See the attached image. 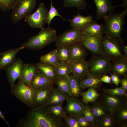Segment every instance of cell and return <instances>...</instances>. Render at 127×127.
<instances>
[{
  "label": "cell",
  "mask_w": 127,
  "mask_h": 127,
  "mask_svg": "<svg viewBox=\"0 0 127 127\" xmlns=\"http://www.w3.org/2000/svg\"><path fill=\"white\" fill-rule=\"evenodd\" d=\"M24 118L19 121L18 126L23 127H60L61 119L52 115L45 106L33 107Z\"/></svg>",
  "instance_id": "obj_1"
},
{
  "label": "cell",
  "mask_w": 127,
  "mask_h": 127,
  "mask_svg": "<svg viewBox=\"0 0 127 127\" xmlns=\"http://www.w3.org/2000/svg\"><path fill=\"white\" fill-rule=\"evenodd\" d=\"M127 13L126 9L121 12L109 14L103 18L106 36L122 40L121 35L122 31H124L123 26L125 24V17Z\"/></svg>",
  "instance_id": "obj_2"
},
{
  "label": "cell",
  "mask_w": 127,
  "mask_h": 127,
  "mask_svg": "<svg viewBox=\"0 0 127 127\" xmlns=\"http://www.w3.org/2000/svg\"><path fill=\"white\" fill-rule=\"evenodd\" d=\"M57 37L56 31L54 29L48 27L41 29L36 35L30 38L21 46L24 48L31 50L41 49L56 41Z\"/></svg>",
  "instance_id": "obj_3"
},
{
  "label": "cell",
  "mask_w": 127,
  "mask_h": 127,
  "mask_svg": "<svg viewBox=\"0 0 127 127\" xmlns=\"http://www.w3.org/2000/svg\"><path fill=\"white\" fill-rule=\"evenodd\" d=\"M120 41L106 35L102 38L101 46L104 55L111 61L125 57L122 53Z\"/></svg>",
  "instance_id": "obj_4"
},
{
  "label": "cell",
  "mask_w": 127,
  "mask_h": 127,
  "mask_svg": "<svg viewBox=\"0 0 127 127\" xmlns=\"http://www.w3.org/2000/svg\"><path fill=\"white\" fill-rule=\"evenodd\" d=\"M37 0H19L12 10L11 20L14 23L18 22L32 14Z\"/></svg>",
  "instance_id": "obj_5"
},
{
  "label": "cell",
  "mask_w": 127,
  "mask_h": 127,
  "mask_svg": "<svg viewBox=\"0 0 127 127\" xmlns=\"http://www.w3.org/2000/svg\"><path fill=\"white\" fill-rule=\"evenodd\" d=\"M87 63L88 73L102 76L110 72L111 61L105 56H95Z\"/></svg>",
  "instance_id": "obj_6"
},
{
  "label": "cell",
  "mask_w": 127,
  "mask_h": 127,
  "mask_svg": "<svg viewBox=\"0 0 127 127\" xmlns=\"http://www.w3.org/2000/svg\"><path fill=\"white\" fill-rule=\"evenodd\" d=\"M35 90L25 85L20 79L11 88V92L17 98L29 107L34 106L33 99Z\"/></svg>",
  "instance_id": "obj_7"
},
{
  "label": "cell",
  "mask_w": 127,
  "mask_h": 127,
  "mask_svg": "<svg viewBox=\"0 0 127 127\" xmlns=\"http://www.w3.org/2000/svg\"><path fill=\"white\" fill-rule=\"evenodd\" d=\"M100 102L104 106L107 114L112 116L117 110L127 104V97L112 95L104 92Z\"/></svg>",
  "instance_id": "obj_8"
},
{
  "label": "cell",
  "mask_w": 127,
  "mask_h": 127,
  "mask_svg": "<svg viewBox=\"0 0 127 127\" xmlns=\"http://www.w3.org/2000/svg\"><path fill=\"white\" fill-rule=\"evenodd\" d=\"M48 11L44 4L40 2L35 12L25 18V21L32 28L41 29L46 23Z\"/></svg>",
  "instance_id": "obj_9"
},
{
  "label": "cell",
  "mask_w": 127,
  "mask_h": 127,
  "mask_svg": "<svg viewBox=\"0 0 127 127\" xmlns=\"http://www.w3.org/2000/svg\"><path fill=\"white\" fill-rule=\"evenodd\" d=\"M102 38L96 35L83 34L79 42L95 56H104L102 46Z\"/></svg>",
  "instance_id": "obj_10"
},
{
  "label": "cell",
  "mask_w": 127,
  "mask_h": 127,
  "mask_svg": "<svg viewBox=\"0 0 127 127\" xmlns=\"http://www.w3.org/2000/svg\"><path fill=\"white\" fill-rule=\"evenodd\" d=\"M83 34L81 29L75 28L69 29L57 37L55 41V45L57 47L68 46L79 42Z\"/></svg>",
  "instance_id": "obj_11"
},
{
  "label": "cell",
  "mask_w": 127,
  "mask_h": 127,
  "mask_svg": "<svg viewBox=\"0 0 127 127\" xmlns=\"http://www.w3.org/2000/svg\"><path fill=\"white\" fill-rule=\"evenodd\" d=\"M23 63V60L18 58L4 69L11 88L14 85L17 79L21 78V70Z\"/></svg>",
  "instance_id": "obj_12"
},
{
  "label": "cell",
  "mask_w": 127,
  "mask_h": 127,
  "mask_svg": "<svg viewBox=\"0 0 127 127\" xmlns=\"http://www.w3.org/2000/svg\"><path fill=\"white\" fill-rule=\"evenodd\" d=\"M64 110L67 115L76 116L83 114L84 105L77 98L68 96Z\"/></svg>",
  "instance_id": "obj_13"
},
{
  "label": "cell",
  "mask_w": 127,
  "mask_h": 127,
  "mask_svg": "<svg viewBox=\"0 0 127 127\" xmlns=\"http://www.w3.org/2000/svg\"><path fill=\"white\" fill-rule=\"evenodd\" d=\"M95 4L97 13L96 19H103L107 15L113 13L115 8L113 5L111 0H93Z\"/></svg>",
  "instance_id": "obj_14"
},
{
  "label": "cell",
  "mask_w": 127,
  "mask_h": 127,
  "mask_svg": "<svg viewBox=\"0 0 127 127\" xmlns=\"http://www.w3.org/2000/svg\"><path fill=\"white\" fill-rule=\"evenodd\" d=\"M102 76L88 73L83 78L79 79L80 87L82 90L86 88L99 89L102 82L100 80Z\"/></svg>",
  "instance_id": "obj_15"
},
{
  "label": "cell",
  "mask_w": 127,
  "mask_h": 127,
  "mask_svg": "<svg viewBox=\"0 0 127 127\" xmlns=\"http://www.w3.org/2000/svg\"><path fill=\"white\" fill-rule=\"evenodd\" d=\"M52 87L35 90L33 99V106H45L51 95Z\"/></svg>",
  "instance_id": "obj_16"
},
{
  "label": "cell",
  "mask_w": 127,
  "mask_h": 127,
  "mask_svg": "<svg viewBox=\"0 0 127 127\" xmlns=\"http://www.w3.org/2000/svg\"><path fill=\"white\" fill-rule=\"evenodd\" d=\"M24 48V47L21 46L17 48L11 49L1 53L0 57V70L5 69L13 63L16 60L17 54Z\"/></svg>",
  "instance_id": "obj_17"
},
{
  "label": "cell",
  "mask_w": 127,
  "mask_h": 127,
  "mask_svg": "<svg viewBox=\"0 0 127 127\" xmlns=\"http://www.w3.org/2000/svg\"><path fill=\"white\" fill-rule=\"evenodd\" d=\"M54 82L44 75L38 69L31 82V87L35 90L52 87Z\"/></svg>",
  "instance_id": "obj_18"
},
{
  "label": "cell",
  "mask_w": 127,
  "mask_h": 127,
  "mask_svg": "<svg viewBox=\"0 0 127 127\" xmlns=\"http://www.w3.org/2000/svg\"><path fill=\"white\" fill-rule=\"evenodd\" d=\"M70 64L71 73L79 79L82 78L88 73L87 62L85 60L74 61Z\"/></svg>",
  "instance_id": "obj_19"
},
{
  "label": "cell",
  "mask_w": 127,
  "mask_h": 127,
  "mask_svg": "<svg viewBox=\"0 0 127 127\" xmlns=\"http://www.w3.org/2000/svg\"><path fill=\"white\" fill-rule=\"evenodd\" d=\"M37 70L36 64H23L21 70L20 79L25 85L31 87V82Z\"/></svg>",
  "instance_id": "obj_20"
},
{
  "label": "cell",
  "mask_w": 127,
  "mask_h": 127,
  "mask_svg": "<svg viewBox=\"0 0 127 127\" xmlns=\"http://www.w3.org/2000/svg\"><path fill=\"white\" fill-rule=\"evenodd\" d=\"M110 72L116 74L120 76H127V58L123 57L111 61Z\"/></svg>",
  "instance_id": "obj_21"
},
{
  "label": "cell",
  "mask_w": 127,
  "mask_h": 127,
  "mask_svg": "<svg viewBox=\"0 0 127 127\" xmlns=\"http://www.w3.org/2000/svg\"><path fill=\"white\" fill-rule=\"evenodd\" d=\"M68 46L70 53V63L76 60H85L88 54L83 47L79 42L73 44Z\"/></svg>",
  "instance_id": "obj_22"
},
{
  "label": "cell",
  "mask_w": 127,
  "mask_h": 127,
  "mask_svg": "<svg viewBox=\"0 0 127 127\" xmlns=\"http://www.w3.org/2000/svg\"><path fill=\"white\" fill-rule=\"evenodd\" d=\"M68 20L70 23V26L73 28L81 29L87 25L95 21L91 15L84 16L80 15L79 11L76 15Z\"/></svg>",
  "instance_id": "obj_23"
},
{
  "label": "cell",
  "mask_w": 127,
  "mask_h": 127,
  "mask_svg": "<svg viewBox=\"0 0 127 127\" xmlns=\"http://www.w3.org/2000/svg\"><path fill=\"white\" fill-rule=\"evenodd\" d=\"M81 29L83 34L96 35L102 38L105 34L104 25L102 24L98 23L95 21Z\"/></svg>",
  "instance_id": "obj_24"
},
{
  "label": "cell",
  "mask_w": 127,
  "mask_h": 127,
  "mask_svg": "<svg viewBox=\"0 0 127 127\" xmlns=\"http://www.w3.org/2000/svg\"><path fill=\"white\" fill-rule=\"evenodd\" d=\"M35 64L38 70L54 82L57 76L55 66L41 61Z\"/></svg>",
  "instance_id": "obj_25"
},
{
  "label": "cell",
  "mask_w": 127,
  "mask_h": 127,
  "mask_svg": "<svg viewBox=\"0 0 127 127\" xmlns=\"http://www.w3.org/2000/svg\"><path fill=\"white\" fill-rule=\"evenodd\" d=\"M118 126H127V104L120 107L113 113L112 116Z\"/></svg>",
  "instance_id": "obj_26"
},
{
  "label": "cell",
  "mask_w": 127,
  "mask_h": 127,
  "mask_svg": "<svg viewBox=\"0 0 127 127\" xmlns=\"http://www.w3.org/2000/svg\"><path fill=\"white\" fill-rule=\"evenodd\" d=\"M68 96L52 87L51 95L45 106L63 103Z\"/></svg>",
  "instance_id": "obj_27"
},
{
  "label": "cell",
  "mask_w": 127,
  "mask_h": 127,
  "mask_svg": "<svg viewBox=\"0 0 127 127\" xmlns=\"http://www.w3.org/2000/svg\"><path fill=\"white\" fill-rule=\"evenodd\" d=\"M70 89L73 97L77 98L81 96L82 92L79 84V79L72 75L68 77Z\"/></svg>",
  "instance_id": "obj_28"
},
{
  "label": "cell",
  "mask_w": 127,
  "mask_h": 127,
  "mask_svg": "<svg viewBox=\"0 0 127 127\" xmlns=\"http://www.w3.org/2000/svg\"><path fill=\"white\" fill-rule=\"evenodd\" d=\"M68 77H61L57 76L54 83L59 91L73 97L70 90Z\"/></svg>",
  "instance_id": "obj_29"
},
{
  "label": "cell",
  "mask_w": 127,
  "mask_h": 127,
  "mask_svg": "<svg viewBox=\"0 0 127 127\" xmlns=\"http://www.w3.org/2000/svg\"><path fill=\"white\" fill-rule=\"evenodd\" d=\"M40 60L41 62L50 64L55 66H57L60 63L56 49L52 50L41 56Z\"/></svg>",
  "instance_id": "obj_30"
},
{
  "label": "cell",
  "mask_w": 127,
  "mask_h": 127,
  "mask_svg": "<svg viewBox=\"0 0 127 127\" xmlns=\"http://www.w3.org/2000/svg\"><path fill=\"white\" fill-rule=\"evenodd\" d=\"M93 103L90 108L97 120L108 114L104 106L100 103L96 101Z\"/></svg>",
  "instance_id": "obj_31"
},
{
  "label": "cell",
  "mask_w": 127,
  "mask_h": 127,
  "mask_svg": "<svg viewBox=\"0 0 127 127\" xmlns=\"http://www.w3.org/2000/svg\"><path fill=\"white\" fill-rule=\"evenodd\" d=\"M81 96L82 97L83 102L87 104L95 102L98 98L99 95L96 90L90 88H88L86 91L82 92Z\"/></svg>",
  "instance_id": "obj_32"
},
{
  "label": "cell",
  "mask_w": 127,
  "mask_h": 127,
  "mask_svg": "<svg viewBox=\"0 0 127 127\" xmlns=\"http://www.w3.org/2000/svg\"><path fill=\"white\" fill-rule=\"evenodd\" d=\"M56 49L59 61L70 64L71 56L68 46H59Z\"/></svg>",
  "instance_id": "obj_33"
},
{
  "label": "cell",
  "mask_w": 127,
  "mask_h": 127,
  "mask_svg": "<svg viewBox=\"0 0 127 127\" xmlns=\"http://www.w3.org/2000/svg\"><path fill=\"white\" fill-rule=\"evenodd\" d=\"M55 67L57 76L67 78L71 73L70 64L61 62Z\"/></svg>",
  "instance_id": "obj_34"
},
{
  "label": "cell",
  "mask_w": 127,
  "mask_h": 127,
  "mask_svg": "<svg viewBox=\"0 0 127 127\" xmlns=\"http://www.w3.org/2000/svg\"><path fill=\"white\" fill-rule=\"evenodd\" d=\"M62 103L47 106L50 112L53 116L61 119L66 115Z\"/></svg>",
  "instance_id": "obj_35"
},
{
  "label": "cell",
  "mask_w": 127,
  "mask_h": 127,
  "mask_svg": "<svg viewBox=\"0 0 127 127\" xmlns=\"http://www.w3.org/2000/svg\"><path fill=\"white\" fill-rule=\"evenodd\" d=\"M63 6L68 8L75 7L78 10L85 9L87 4L85 0H63Z\"/></svg>",
  "instance_id": "obj_36"
},
{
  "label": "cell",
  "mask_w": 127,
  "mask_h": 127,
  "mask_svg": "<svg viewBox=\"0 0 127 127\" xmlns=\"http://www.w3.org/2000/svg\"><path fill=\"white\" fill-rule=\"evenodd\" d=\"M97 127H114L118 126L112 116L107 114L97 120Z\"/></svg>",
  "instance_id": "obj_37"
},
{
  "label": "cell",
  "mask_w": 127,
  "mask_h": 127,
  "mask_svg": "<svg viewBox=\"0 0 127 127\" xmlns=\"http://www.w3.org/2000/svg\"><path fill=\"white\" fill-rule=\"evenodd\" d=\"M58 16L60 17L64 20H66L64 19L58 12V9H56L53 6L52 2V0H50V9L48 11L46 23L49 27L52 20L55 16Z\"/></svg>",
  "instance_id": "obj_38"
},
{
  "label": "cell",
  "mask_w": 127,
  "mask_h": 127,
  "mask_svg": "<svg viewBox=\"0 0 127 127\" xmlns=\"http://www.w3.org/2000/svg\"><path fill=\"white\" fill-rule=\"evenodd\" d=\"M83 114L87 119L92 127H97V120L91 112L90 107L84 105Z\"/></svg>",
  "instance_id": "obj_39"
},
{
  "label": "cell",
  "mask_w": 127,
  "mask_h": 127,
  "mask_svg": "<svg viewBox=\"0 0 127 127\" xmlns=\"http://www.w3.org/2000/svg\"><path fill=\"white\" fill-rule=\"evenodd\" d=\"M19 0H0V10L3 11L12 10Z\"/></svg>",
  "instance_id": "obj_40"
},
{
  "label": "cell",
  "mask_w": 127,
  "mask_h": 127,
  "mask_svg": "<svg viewBox=\"0 0 127 127\" xmlns=\"http://www.w3.org/2000/svg\"><path fill=\"white\" fill-rule=\"evenodd\" d=\"M103 92L111 95L127 97L126 91L121 87L113 89H103Z\"/></svg>",
  "instance_id": "obj_41"
},
{
  "label": "cell",
  "mask_w": 127,
  "mask_h": 127,
  "mask_svg": "<svg viewBox=\"0 0 127 127\" xmlns=\"http://www.w3.org/2000/svg\"><path fill=\"white\" fill-rule=\"evenodd\" d=\"M63 119L68 127H81L77 118L75 116L66 115Z\"/></svg>",
  "instance_id": "obj_42"
},
{
  "label": "cell",
  "mask_w": 127,
  "mask_h": 127,
  "mask_svg": "<svg viewBox=\"0 0 127 127\" xmlns=\"http://www.w3.org/2000/svg\"><path fill=\"white\" fill-rule=\"evenodd\" d=\"M75 116L77 118L81 127H92L91 125L83 114Z\"/></svg>",
  "instance_id": "obj_43"
},
{
  "label": "cell",
  "mask_w": 127,
  "mask_h": 127,
  "mask_svg": "<svg viewBox=\"0 0 127 127\" xmlns=\"http://www.w3.org/2000/svg\"><path fill=\"white\" fill-rule=\"evenodd\" d=\"M112 83L115 84L116 86H118L119 84L120 81V77L118 75L115 73L109 72Z\"/></svg>",
  "instance_id": "obj_44"
},
{
  "label": "cell",
  "mask_w": 127,
  "mask_h": 127,
  "mask_svg": "<svg viewBox=\"0 0 127 127\" xmlns=\"http://www.w3.org/2000/svg\"><path fill=\"white\" fill-rule=\"evenodd\" d=\"M100 80L102 82L112 84V83L110 77L106 75H103L101 76Z\"/></svg>",
  "instance_id": "obj_45"
},
{
  "label": "cell",
  "mask_w": 127,
  "mask_h": 127,
  "mask_svg": "<svg viewBox=\"0 0 127 127\" xmlns=\"http://www.w3.org/2000/svg\"><path fill=\"white\" fill-rule=\"evenodd\" d=\"M121 87L126 91L127 90V78L126 76L120 79V83Z\"/></svg>",
  "instance_id": "obj_46"
},
{
  "label": "cell",
  "mask_w": 127,
  "mask_h": 127,
  "mask_svg": "<svg viewBox=\"0 0 127 127\" xmlns=\"http://www.w3.org/2000/svg\"><path fill=\"white\" fill-rule=\"evenodd\" d=\"M120 43L122 50L123 52V55L124 57L127 58V46L124 44L122 40L120 41Z\"/></svg>",
  "instance_id": "obj_47"
},
{
  "label": "cell",
  "mask_w": 127,
  "mask_h": 127,
  "mask_svg": "<svg viewBox=\"0 0 127 127\" xmlns=\"http://www.w3.org/2000/svg\"><path fill=\"white\" fill-rule=\"evenodd\" d=\"M123 3L121 5L115 6V8L119 6H122L125 9H127V0H123Z\"/></svg>",
  "instance_id": "obj_48"
},
{
  "label": "cell",
  "mask_w": 127,
  "mask_h": 127,
  "mask_svg": "<svg viewBox=\"0 0 127 127\" xmlns=\"http://www.w3.org/2000/svg\"><path fill=\"white\" fill-rule=\"evenodd\" d=\"M0 117H1L2 119H3L4 120L5 122L6 123H7V124L8 125L9 127V124L7 121V120L5 119L3 114L0 111Z\"/></svg>",
  "instance_id": "obj_49"
},
{
  "label": "cell",
  "mask_w": 127,
  "mask_h": 127,
  "mask_svg": "<svg viewBox=\"0 0 127 127\" xmlns=\"http://www.w3.org/2000/svg\"><path fill=\"white\" fill-rule=\"evenodd\" d=\"M1 52H0V56L1 55Z\"/></svg>",
  "instance_id": "obj_50"
}]
</instances>
